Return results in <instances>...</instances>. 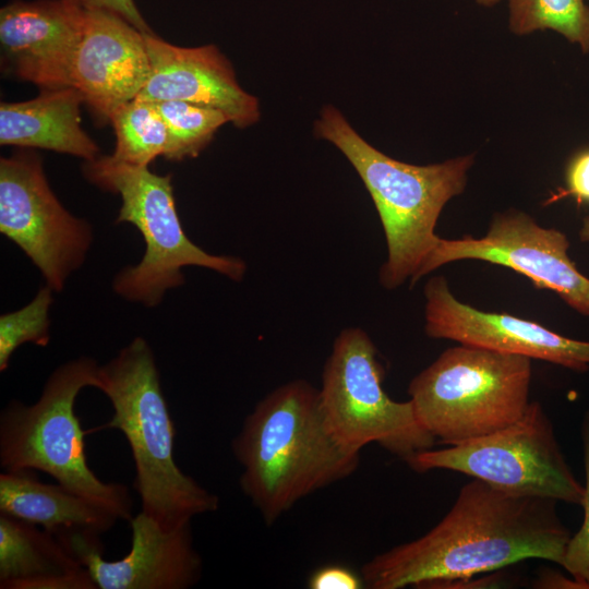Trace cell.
Wrapping results in <instances>:
<instances>
[{
	"mask_svg": "<svg viewBox=\"0 0 589 589\" xmlns=\"http://www.w3.org/2000/svg\"><path fill=\"white\" fill-rule=\"evenodd\" d=\"M96 388L112 405L106 428L120 431L131 448L133 488L142 512L166 529L215 512L218 496L185 474L173 458L175 425L146 339L133 338L115 358L99 365Z\"/></svg>",
	"mask_w": 589,
	"mask_h": 589,
	"instance_id": "277c9868",
	"label": "cell"
},
{
	"mask_svg": "<svg viewBox=\"0 0 589 589\" xmlns=\"http://www.w3.org/2000/svg\"><path fill=\"white\" fill-rule=\"evenodd\" d=\"M84 97L73 86L41 89L35 98L0 105V144L44 148L85 161L99 156L96 143L81 127Z\"/></svg>",
	"mask_w": 589,
	"mask_h": 589,
	"instance_id": "e0dca14e",
	"label": "cell"
},
{
	"mask_svg": "<svg viewBox=\"0 0 589 589\" xmlns=\"http://www.w3.org/2000/svg\"><path fill=\"white\" fill-rule=\"evenodd\" d=\"M532 587L539 589H582L581 585L570 575L565 576L552 569L541 572L534 579Z\"/></svg>",
	"mask_w": 589,
	"mask_h": 589,
	"instance_id": "f1b7e54d",
	"label": "cell"
},
{
	"mask_svg": "<svg viewBox=\"0 0 589 589\" xmlns=\"http://www.w3.org/2000/svg\"><path fill=\"white\" fill-rule=\"evenodd\" d=\"M581 440L586 474L581 504L584 521L580 529L568 539L560 566L564 567L581 585L582 589H589V411L582 421Z\"/></svg>",
	"mask_w": 589,
	"mask_h": 589,
	"instance_id": "cb8c5ba5",
	"label": "cell"
},
{
	"mask_svg": "<svg viewBox=\"0 0 589 589\" xmlns=\"http://www.w3.org/2000/svg\"><path fill=\"white\" fill-rule=\"evenodd\" d=\"M565 183V189L558 190L553 200L573 196L578 204L589 203V148L579 152L569 160Z\"/></svg>",
	"mask_w": 589,
	"mask_h": 589,
	"instance_id": "d4e9b609",
	"label": "cell"
},
{
	"mask_svg": "<svg viewBox=\"0 0 589 589\" xmlns=\"http://www.w3.org/2000/svg\"><path fill=\"white\" fill-rule=\"evenodd\" d=\"M423 292L424 332L431 338L543 360L578 372L589 369V341L509 314L478 310L459 301L443 276L431 277Z\"/></svg>",
	"mask_w": 589,
	"mask_h": 589,
	"instance_id": "4fadbf2b",
	"label": "cell"
},
{
	"mask_svg": "<svg viewBox=\"0 0 589 589\" xmlns=\"http://www.w3.org/2000/svg\"><path fill=\"white\" fill-rule=\"evenodd\" d=\"M508 584V576L498 569L467 577L434 580L422 585L420 589H490L503 588Z\"/></svg>",
	"mask_w": 589,
	"mask_h": 589,
	"instance_id": "4316f807",
	"label": "cell"
},
{
	"mask_svg": "<svg viewBox=\"0 0 589 589\" xmlns=\"http://www.w3.org/2000/svg\"><path fill=\"white\" fill-rule=\"evenodd\" d=\"M0 232L33 262L53 291L81 267L92 226L70 214L52 192L37 154L0 159Z\"/></svg>",
	"mask_w": 589,
	"mask_h": 589,
	"instance_id": "30bf717a",
	"label": "cell"
},
{
	"mask_svg": "<svg viewBox=\"0 0 589 589\" xmlns=\"http://www.w3.org/2000/svg\"><path fill=\"white\" fill-rule=\"evenodd\" d=\"M508 7L514 34L551 29L589 52V5L585 0H508Z\"/></svg>",
	"mask_w": 589,
	"mask_h": 589,
	"instance_id": "44dd1931",
	"label": "cell"
},
{
	"mask_svg": "<svg viewBox=\"0 0 589 589\" xmlns=\"http://www.w3.org/2000/svg\"><path fill=\"white\" fill-rule=\"evenodd\" d=\"M131 549L117 561L104 558L100 537L73 533L57 538L86 568L99 589H188L202 576L191 522L166 529L142 510L130 520Z\"/></svg>",
	"mask_w": 589,
	"mask_h": 589,
	"instance_id": "7c38bea8",
	"label": "cell"
},
{
	"mask_svg": "<svg viewBox=\"0 0 589 589\" xmlns=\"http://www.w3.org/2000/svg\"><path fill=\"white\" fill-rule=\"evenodd\" d=\"M149 71L143 32L116 13L85 10L71 80L100 121H109L119 107L137 97Z\"/></svg>",
	"mask_w": 589,
	"mask_h": 589,
	"instance_id": "9a60e30c",
	"label": "cell"
},
{
	"mask_svg": "<svg viewBox=\"0 0 589 589\" xmlns=\"http://www.w3.org/2000/svg\"><path fill=\"white\" fill-rule=\"evenodd\" d=\"M384 368L370 336L359 327L335 338L322 374L320 406L344 447L361 452L376 443L404 460L432 448L435 438L419 422L411 400H393L383 388Z\"/></svg>",
	"mask_w": 589,
	"mask_h": 589,
	"instance_id": "ba28073f",
	"label": "cell"
},
{
	"mask_svg": "<svg viewBox=\"0 0 589 589\" xmlns=\"http://www.w3.org/2000/svg\"><path fill=\"white\" fill-rule=\"evenodd\" d=\"M578 237L581 242L589 243V215L584 217Z\"/></svg>",
	"mask_w": 589,
	"mask_h": 589,
	"instance_id": "f546056e",
	"label": "cell"
},
{
	"mask_svg": "<svg viewBox=\"0 0 589 589\" xmlns=\"http://www.w3.org/2000/svg\"><path fill=\"white\" fill-rule=\"evenodd\" d=\"M0 513L43 527L59 538L108 532L119 518L105 506L67 488L47 484L31 471L0 474Z\"/></svg>",
	"mask_w": 589,
	"mask_h": 589,
	"instance_id": "d6986e66",
	"label": "cell"
},
{
	"mask_svg": "<svg viewBox=\"0 0 589 589\" xmlns=\"http://www.w3.org/2000/svg\"><path fill=\"white\" fill-rule=\"evenodd\" d=\"M52 289L41 287L25 306L0 316V371L8 369L11 356L23 344L46 347L50 340L49 311Z\"/></svg>",
	"mask_w": 589,
	"mask_h": 589,
	"instance_id": "603a6c76",
	"label": "cell"
},
{
	"mask_svg": "<svg viewBox=\"0 0 589 589\" xmlns=\"http://www.w3.org/2000/svg\"><path fill=\"white\" fill-rule=\"evenodd\" d=\"M144 39L151 71L137 97L213 108L237 128L250 127L260 119L257 98L239 86L231 64L217 47H179L154 33H144Z\"/></svg>",
	"mask_w": 589,
	"mask_h": 589,
	"instance_id": "2e32d148",
	"label": "cell"
},
{
	"mask_svg": "<svg viewBox=\"0 0 589 589\" xmlns=\"http://www.w3.org/2000/svg\"><path fill=\"white\" fill-rule=\"evenodd\" d=\"M85 10H105L116 13L143 33H153L134 0H72Z\"/></svg>",
	"mask_w": 589,
	"mask_h": 589,
	"instance_id": "83f0119b",
	"label": "cell"
},
{
	"mask_svg": "<svg viewBox=\"0 0 589 589\" xmlns=\"http://www.w3.org/2000/svg\"><path fill=\"white\" fill-rule=\"evenodd\" d=\"M405 462L417 472L465 473L503 492L581 506L585 488L566 462L551 420L538 401L510 425L442 449H424Z\"/></svg>",
	"mask_w": 589,
	"mask_h": 589,
	"instance_id": "9c48e42d",
	"label": "cell"
},
{
	"mask_svg": "<svg viewBox=\"0 0 589 589\" xmlns=\"http://www.w3.org/2000/svg\"><path fill=\"white\" fill-rule=\"evenodd\" d=\"M531 359L460 344L409 383L421 425L452 446L516 422L529 405Z\"/></svg>",
	"mask_w": 589,
	"mask_h": 589,
	"instance_id": "52a82bcc",
	"label": "cell"
},
{
	"mask_svg": "<svg viewBox=\"0 0 589 589\" xmlns=\"http://www.w3.org/2000/svg\"><path fill=\"white\" fill-rule=\"evenodd\" d=\"M167 131L164 157L183 160L196 157L217 130L229 122L219 110L181 100L156 103Z\"/></svg>",
	"mask_w": 589,
	"mask_h": 589,
	"instance_id": "7402d4cb",
	"label": "cell"
},
{
	"mask_svg": "<svg viewBox=\"0 0 589 589\" xmlns=\"http://www.w3.org/2000/svg\"><path fill=\"white\" fill-rule=\"evenodd\" d=\"M116 148L113 159L134 166H148L163 156L167 131L157 104L135 97L119 107L110 117Z\"/></svg>",
	"mask_w": 589,
	"mask_h": 589,
	"instance_id": "ffe728a7",
	"label": "cell"
},
{
	"mask_svg": "<svg viewBox=\"0 0 589 589\" xmlns=\"http://www.w3.org/2000/svg\"><path fill=\"white\" fill-rule=\"evenodd\" d=\"M242 466L241 491L267 526L305 496L351 476L360 453L329 432L318 389L304 380L266 395L245 418L232 442Z\"/></svg>",
	"mask_w": 589,
	"mask_h": 589,
	"instance_id": "7a4b0ae2",
	"label": "cell"
},
{
	"mask_svg": "<svg viewBox=\"0 0 589 589\" xmlns=\"http://www.w3.org/2000/svg\"><path fill=\"white\" fill-rule=\"evenodd\" d=\"M310 589H360L364 587L361 576L339 565L316 569L308 580Z\"/></svg>",
	"mask_w": 589,
	"mask_h": 589,
	"instance_id": "484cf974",
	"label": "cell"
},
{
	"mask_svg": "<svg viewBox=\"0 0 589 589\" xmlns=\"http://www.w3.org/2000/svg\"><path fill=\"white\" fill-rule=\"evenodd\" d=\"M83 172L92 183L120 195L116 224L133 225L145 242L142 260L116 275L112 287L118 296L157 306L168 290L184 284L185 266L208 268L235 281L243 278V260L211 254L188 238L176 208L171 175H157L148 166L100 155L85 161Z\"/></svg>",
	"mask_w": 589,
	"mask_h": 589,
	"instance_id": "8992f818",
	"label": "cell"
},
{
	"mask_svg": "<svg viewBox=\"0 0 589 589\" xmlns=\"http://www.w3.org/2000/svg\"><path fill=\"white\" fill-rule=\"evenodd\" d=\"M556 503L509 494L473 479L430 531L368 561L361 568L364 587L420 588L529 558L560 565L572 534L556 513Z\"/></svg>",
	"mask_w": 589,
	"mask_h": 589,
	"instance_id": "6da1fadb",
	"label": "cell"
},
{
	"mask_svg": "<svg viewBox=\"0 0 589 589\" xmlns=\"http://www.w3.org/2000/svg\"><path fill=\"white\" fill-rule=\"evenodd\" d=\"M314 129L347 157L375 204L387 244L381 286L395 289L408 279L413 285L441 240L437 219L446 203L464 192L474 156L426 166L396 160L363 140L332 106L323 108Z\"/></svg>",
	"mask_w": 589,
	"mask_h": 589,
	"instance_id": "3957f363",
	"label": "cell"
},
{
	"mask_svg": "<svg viewBox=\"0 0 589 589\" xmlns=\"http://www.w3.org/2000/svg\"><path fill=\"white\" fill-rule=\"evenodd\" d=\"M98 368L89 357L72 359L49 375L35 404L11 400L2 409L0 466L4 471H43L130 521L129 488L101 481L88 467L84 432L75 413L80 392L96 387Z\"/></svg>",
	"mask_w": 589,
	"mask_h": 589,
	"instance_id": "5b68a950",
	"label": "cell"
},
{
	"mask_svg": "<svg viewBox=\"0 0 589 589\" xmlns=\"http://www.w3.org/2000/svg\"><path fill=\"white\" fill-rule=\"evenodd\" d=\"M0 589H96L86 568L50 532L0 513Z\"/></svg>",
	"mask_w": 589,
	"mask_h": 589,
	"instance_id": "ac0fdd59",
	"label": "cell"
},
{
	"mask_svg": "<svg viewBox=\"0 0 589 589\" xmlns=\"http://www.w3.org/2000/svg\"><path fill=\"white\" fill-rule=\"evenodd\" d=\"M478 4L483 7H492L497 4L501 0H476Z\"/></svg>",
	"mask_w": 589,
	"mask_h": 589,
	"instance_id": "4dcf8cb0",
	"label": "cell"
},
{
	"mask_svg": "<svg viewBox=\"0 0 589 589\" xmlns=\"http://www.w3.org/2000/svg\"><path fill=\"white\" fill-rule=\"evenodd\" d=\"M568 249L564 232L542 227L528 214L510 209L496 214L481 238H441L414 284L442 265L478 260L522 274L536 287L554 291L575 311L589 316V278L578 271Z\"/></svg>",
	"mask_w": 589,
	"mask_h": 589,
	"instance_id": "8fae6325",
	"label": "cell"
},
{
	"mask_svg": "<svg viewBox=\"0 0 589 589\" xmlns=\"http://www.w3.org/2000/svg\"><path fill=\"white\" fill-rule=\"evenodd\" d=\"M85 9L72 0L13 1L0 10L1 65L41 89L72 86Z\"/></svg>",
	"mask_w": 589,
	"mask_h": 589,
	"instance_id": "5bb4252c",
	"label": "cell"
}]
</instances>
